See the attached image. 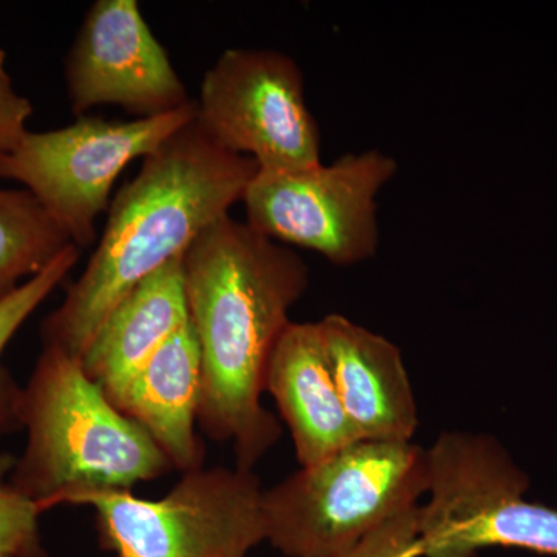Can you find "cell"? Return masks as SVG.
I'll return each instance as SVG.
<instances>
[{"label": "cell", "instance_id": "cell-14", "mask_svg": "<svg viewBox=\"0 0 557 557\" xmlns=\"http://www.w3.org/2000/svg\"><path fill=\"white\" fill-rule=\"evenodd\" d=\"M183 256L172 259L124 296L81 357L87 376L108 397L188 324Z\"/></svg>", "mask_w": 557, "mask_h": 557}, {"label": "cell", "instance_id": "cell-10", "mask_svg": "<svg viewBox=\"0 0 557 557\" xmlns=\"http://www.w3.org/2000/svg\"><path fill=\"white\" fill-rule=\"evenodd\" d=\"M65 83L78 119L104 104L152 119L190 101L137 0H97L90 7L65 58Z\"/></svg>", "mask_w": 557, "mask_h": 557}, {"label": "cell", "instance_id": "cell-1", "mask_svg": "<svg viewBox=\"0 0 557 557\" xmlns=\"http://www.w3.org/2000/svg\"><path fill=\"white\" fill-rule=\"evenodd\" d=\"M183 270L203 370L199 424L233 446L236 467L252 469L281 438V423L262 405L265 372L309 289V265L228 214L193 242Z\"/></svg>", "mask_w": 557, "mask_h": 557}, {"label": "cell", "instance_id": "cell-20", "mask_svg": "<svg viewBox=\"0 0 557 557\" xmlns=\"http://www.w3.org/2000/svg\"><path fill=\"white\" fill-rule=\"evenodd\" d=\"M0 557H10V556L5 555V553L0 552Z\"/></svg>", "mask_w": 557, "mask_h": 557}, {"label": "cell", "instance_id": "cell-17", "mask_svg": "<svg viewBox=\"0 0 557 557\" xmlns=\"http://www.w3.org/2000/svg\"><path fill=\"white\" fill-rule=\"evenodd\" d=\"M14 458L0 456V552L10 557H49L42 545L35 504L10 485Z\"/></svg>", "mask_w": 557, "mask_h": 557}, {"label": "cell", "instance_id": "cell-18", "mask_svg": "<svg viewBox=\"0 0 557 557\" xmlns=\"http://www.w3.org/2000/svg\"><path fill=\"white\" fill-rule=\"evenodd\" d=\"M418 508L388 520L351 547L322 557H421Z\"/></svg>", "mask_w": 557, "mask_h": 557}, {"label": "cell", "instance_id": "cell-6", "mask_svg": "<svg viewBox=\"0 0 557 557\" xmlns=\"http://www.w3.org/2000/svg\"><path fill=\"white\" fill-rule=\"evenodd\" d=\"M263 490L252 469L200 468L157 500L97 491L69 505L94 509L101 548L113 557H248L265 542Z\"/></svg>", "mask_w": 557, "mask_h": 557}, {"label": "cell", "instance_id": "cell-7", "mask_svg": "<svg viewBox=\"0 0 557 557\" xmlns=\"http://www.w3.org/2000/svg\"><path fill=\"white\" fill-rule=\"evenodd\" d=\"M196 101L152 119L112 121L79 116L61 129L27 132L21 145L0 157V178L30 190L72 244L97 239L95 220L109 208L110 190L131 161L143 159L196 120Z\"/></svg>", "mask_w": 557, "mask_h": 557}, {"label": "cell", "instance_id": "cell-16", "mask_svg": "<svg viewBox=\"0 0 557 557\" xmlns=\"http://www.w3.org/2000/svg\"><path fill=\"white\" fill-rule=\"evenodd\" d=\"M78 259L79 248L75 244L69 245L46 270L24 282L9 298L0 300V359L13 336L38 310L40 304L49 298L53 289L67 277ZM20 397V384L0 362V438L21 428L17 416Z\"/></svg>", "mask_w": 557, "mask_h": 557}, {"label": "cell", "instance_id": "cell-8", "mask_svg": "<svg viewBox=\"0 0 557 557\" xmlns=\"http://www.w3.org/2000/svg\"><path fill=\"white\" fill-rule=\"evenodd\" d=\"M397 172V160L376 149L306 170H259L242 199L247 223L333 265H357L376 255V197Z\"/></svg>", "mask_w": 557, "mask_h": 557}, {"label": "cell", "instance_id": "cell-13", "mask_svg": "<svg viewBox=\"0 0 557 557\" xmlns=\"http://www.w3.org/2000/svg\"><path fill=\"white\" fill-rule=\"evenodd\" d=\"M201 355L188 321L131 376L110 403L148 432L177 471L203 468L196 434L201 401Z\"/></svg>", "mask_w": 557, "mask_h": 557}, {"label": "cell", "instance_id": "cell-12", "mask_svg": "<svg viewBox=\"0 0 557 557\" xmlns=\"http://www.w3.org/2000/svg\"><path fill=\"white\" fill-rule=\"evenodd\" d=\"M265 392L287 423L300 467L361 442L333 380L318 322H292L271 351Z\"/></svg>", "mask_w": 557, "mask_h": 557}, {"label": "cell", "instance_id": "cell-9", "mask_svg": "<svg viewBox=\"0 0 557 557\" xmlns=\"http://www.w3.org/2000/svg\"><path fill=\"white\" fill-rule=\"evenodd\" d=\"M196 123L219 148L259 170L299 171L321 163V132L288 54L230 49L205 73Z\"/></svg>", "mask_w": 557, "mask_h": 557}, {"label": "cell", "instance_id": "cell-4", "mask_svg": "<svg viewBox=\"0 0 557 557\" xmlns=\"http://www.w3.org/2000/svg\"><path fill=\"white\" fill-rule=\"evenodd\" d=\"M428 483L426 448L361 440L263 490L265 542L285 557L343 552L420 507Z\"/></svg>", "mask_w": 557, "mask_h": 557}, {"label": "cell", "instance_id": "cell-2", "mask_svg": "<svg viewBox=\"0 0 557 557\" xmlns=\"http://www.w3.org/2000/svg\"><path fill=\"white\" fill-rule=\"evenodd\" d=\"M258 171L249 157L219 148L196 120L175 132L110 203L97 251L40 325L42 346L83 357L121 299L228 215Z\"/></svg>", "mask_w": 557, "mask_h": 557}, {"label": "cell", "instance_id": "cell-11", "mask_svg": "<svg viewBox=\"0 0 557 557\" xmlns=\"http://www.w3.org/2000/svg\"><path fill=\"white\" fill-rule=\"evenodd\" d=\"M318 324L344 412L359 440L412 442L417 399L397 344L339 313Z\"/></svg>", "mask_w": 557, "mask_h": 557}, {"label": "cell", "instance_id": "cell-5", "mask_svg": "<svg viewBox=\"0 0 557 557\" xmlns=\"http://www.w3.org/2000/svg\"><path fill=\"white\" fill-rule=\"evenodd\" d=\"M426 450L421 557H475L487 548L557 557V509L528 500L530 475L500 440L454 429Z\"/></svg>", "mask_w": 557, "mask_h": 557}, {"label": "cell", "instance_id": "cell-15", "mask_svg": "<svg viewBox=\"0 0 557 557\" xmlns=\"http://www.w3.org/2000/svg\"><path fill=\"white\" fill-rule=\"evenodd\" d=\"M72 245L27 189L0 188V300L47 269Z\"/></svg>", "mask_w": 557, "mask_h": 557}, {"label": "cell", "instance_id": "cell-3", "mask_svg": "<svg viewBox=\"0 0 557 557\" xmlns=\"http://www.w3.org/2000/svg\"><path fill=\"white\" fill-rule=\"evenodd\" d=\"M27 445L14 458L10 485L40 512L81 494L131 491L174 471L148 432L124 416L87 376L81 358L44 347L21 387Z\"/></svg>", "mask_w": 557, "mask_h": 557}, {"label": "cell", "instance_id": "cell-19", "mask_svg": "<svg viewBox=\"0 0 557 557\" xmlns=\"http://www.w3.org/2000/svg\"><path fill=\"white\" fill-rule=\"evenodd\" d=\"M5 51L0 49V157L9 156L27 135L33 104L14 89L5 67Z\"/></svg>", "mask_w": 557, "mask_h": 557}]
</instances>
